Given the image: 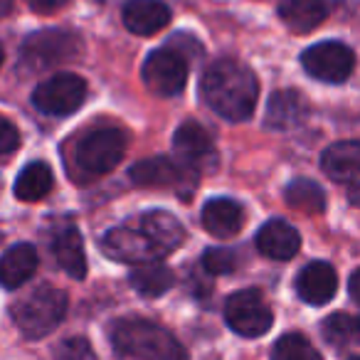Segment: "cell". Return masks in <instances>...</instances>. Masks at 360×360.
I'll return each instance as SVG.
<instances>
[{"label":"cell","instance_id":"cell-18","mask_svg":"<svg viewBox=\"0 0 360 360\" xmlns=\"http://www.w3.org/2000/svg\"><path fill=\"white\" fill-rule=\"evenodd\" d=\"M37 252L32 245H13L6 255L0 257V286L3 289H18L32 279L37 271Z\"/></svg>","mask_w":360,"mask_h":360},{"label":"cell","instance_id":"cell-20","mask_svg":"<svg viewBox=\"0 0 360 360\" xmlns=\"http://www.w3.org/2000/svg\"><path fill=\"white\" fill-rule=\"evenodd\" d=\"M55 257L57 264L72 276V279H84L86 276V257H84V242H82V235L77 227L67 225L57 232L55 237Z\"/></svg>","mask_w":360,"mask_h":360},{"label":"cell","instance_id":"cell-13","mask_svg":"<svg viewBox=\"0 0 360 360\" xmlns=\"http://www.w3.org/2000/svg\"><path fill=\"white\" fill-rule=\"evenodd\" d=\"M338 291V274L328 262H311L296 276V294L309 306H323Z\"/></svg>","mask_w":360,"mask_h":360},{"label":"cell","instance_id":"cell-9","mask_svg":"<svg viewBox=\"0 0 360 360\" xmlns=\"http://www.w3.org/2000/svg\"><path fill=\"white\" fill-rule=\"evenodd\" d=\"M86 82L79 75L60 72L32 91V104L47 116H70L84 104Z\"/></svg>","mask_w":360,"mask_h":360},{"label":"cell","instance_id":"cell-31","mask_svg":"<svg viewBox=\"0 0 360 360\" xmlns=\"http://www.w3.org/2000/svg\"><path fill=\"white\" fill-rule=\"evenodd\" d=\"M350 296H353V301H358V271H353L350 274Z\"/></svg>","mask_w":360,"mask_h":360},{"label":"cell","instance_id":"cell-26","mask_svg":"<svg viewBox=\"0 0 360 360\" xmlns=\"http://www.w3.org/2000/svg\"><path fill=\"white\" fill-rule=\"evenodd\" d=\"M271 360H323L316 345L301 333H286L271 348Z\"/></svg>","mask_w":360,"mask_h":360},{"label":"cell","instance_id":"cell-28","mask_svg":"<svg viewBox=\"0 0 360 360\" xmlns=\"http://www.w3.org/2000/svg\"><path fill=\"white\" fill-rule=\"evenodd\" d=\"M55 360H99L91 348V343L82 335H72V338L62 340L55 348Z\"/></svg>","mask_w":360,"mask_h":360},{"label":"cell","instance_id":"cell-24","mask_svg":"<svg viewBox=\"0 0 360 360\" xmlns=\"http://www.w3.org/2000/svg\"><path fill=\"white\" fill-rule=\"evenodd\" d=\"M286 202L294 210H304L316 215V212L326 210V193L316 180L299 178V180H291L289 188H286Z\"/></svg>","mask_w":360,"mask_h":360},{"label":"cell","instance_id":"cell-4","mask_svg":"<svg viewBox=\"0 0 360 360\" xmlns=\"http://www.w3.org/2000/svg\"><path fill=\"white\" fill-rule=\"evenodd\" d=\"M67 314V294L55 286H40L22 301L13 304L11 316L25 338H45L62 323Z\"/></svg>","mask_w":360,"mask_h":360},{"label":"cell","instance_id":"cell-6","mask_svg":"<svg viewBox=\"0 0 360 360\" xmlns=\"http://www.w3.org/2000/svg\"><path fill=\"white\" fill-rule=\"evenodd\" d=\"M82 50V42L77 35L65 30H40L30 35L20 47V60L27 70L40 72L50 70L55 65H65V62L75 60Z\"/></svg>","mask_w":360,"mask_h":360},{"label":"cell","instance_id":"cell-25","mask_svg":"<svg viewBox=\"0 0 360 360\" xmlns=\"http://www.w3.org/2000/svg\"><path fill=\"white\" fill-rule=\"evenodd\" d=\"M323 338L333 348H348L358 340V319L350 314H333L323 321Z\"/></svg>","mask_w":360,"mask_h":360},{"label":"cell","instance_id":"cell-21","mask_svg":"<svg viewBox=\"0 0 360 360\" xmlns=\"http://www.w3.org/2000/svg\"><path fill=\"white\" fill-rule=\"evenodd\" d=\"M279 18L289 30L311 32L326 20L323 0H281Z\"/></svg>","mask_w":360,"mask_h":360},{"label":"cell","instance_id":"cell-2","mask_svg":"<svg viewBox=\"0 0 360 360\" xmlns=\"http://www.w3.org/2000/svg\"><path fill=\"white\" fill-rule=\"evenodd\" d=\"M200 94L217 116L237 124L255 114L259 84L247 65L237 60H220L202 75Z\"/></svg>","mask_w":360,"mask_h":360},{"label":"cell","instance_id":"cell-16","mask_svg":"<svg viewBox=\"0 0 360 360\" xmlns=\"http://www.w3.org/2000/svg\"><path fill=\"white\" fill-rule=\"evenodd\" d=\"M257 250L266 259L286 262L301 250V235L286 220H269L257 232Z\"/></svg>","mask_w":360,"mask_h":360},{"label":"cell","instance_id":"cell-8","mask_svg":"<svg viewBox=\"0 0 360 360\" xmlns=\"http://www.w3.org/2000/svg\"><path fill=\"white\" fill-rule=\"evenodd\" d=\"M141 77H143V84L153 94L178 96L180 91L186 89L188 82V60L173 45L163 47V50H155L146 57Z\"/></svg>","mask_w":360,"mask_h":360},{"label":"cell","instance_id":"cell-29","mask_svg":"<svg viewBox=\"0 0 360 360\" xmlns=\"http://www.w3.org/2000/svg\"><path fill=\"white\" fill-rule=\"evenodd\" d=\"M18 146H20V134H18V129L8 119L0 116V155L13 153Z\"/></svg>","mask_w":360,"mask_h":360},{"label":"cell","instance_id":"cell-33","mask_svg":"<svg viewBox=\"0 0 360 360\" xmlns=\"http://www.w3.org/2000/svg\"><path fill=\"white\" fill-rule=\"evenodd\" d=\"M0 65H3V47H0Z\"/></svg>","mask_w":360,"mask_h":360},{"label":"cell","instance_id":"cell-32","mask_svg":"<svg viewBox=\"0 0 360 360\" xmlns=\"http://www.w3.org/2000/svg\"><path fill=\"white\" fill-rule=\"evenodd\" d=\"M13 11V0H0V18H6Z\"/></svg>","mask_w":360,"mask_h":360},{"label":"cell","instance_id":"cell-11","mask_svg":"<svg viewBox=\"0 0 360 360\" xmlns=\"http://www.w3.org/2000/svg\"><path fill=\"white\" fill-rule=\"evenodd\" d=\"M301 65L314 79L328 82V84H340L350 77L355 67V55L348 45L343 42H319V45L309 47L301 55Z\"/></svg>","mask_w":360,"mask_h":360},{"label":"cell","instance_id":"cell-27","mask_svg":"<svg viewBox=\"0 0 360 360\" xmlns=\"http://www.w3.org/2000/svg\"><path fill=\"white\" fill-rule=\"evenodd\" d=\"M202 269L212 276L232 274L237 269V255L227 247H212L202 255Z\"/></svg>","mask_w":360,"mask_h":360},{"label":"cell","instance_id":"cell-1","mask_svg":"<svg viewBox=\"0 0 360 360\" xmlns=\"http://www.w3.org/2000/svg\"><path fill=\"white\" fill-rule=\"evenodd\" d=\"M186 240V230L170 212H143L136 220L109 230L101 240V250L109 259L124 264L155 262L175 252Z\"/></svg>","mask_w":360,"mask_h":360},{"label":"cell","instance_id":"cell-10","mask_svg":"<svg viewBox=\"0 0 360 360\" xmlns=\"http://www.w3.org/2000/svg\"><path fill=\"white\" fill-rule=\"evenodd\" d=\"M225 319L235 333L245 335V338H259L274 323L271 309L264 304L259 291L247 289L237 291L227 299L225 304Z\"/></svg>","mask_w":360,"mask_h":360},{"label":"cell","instance_id":"cell-22","mask_svg":"<svg viewBox=\"0 0 360 360\" xmlns=\"http://www.w3.org/2000/svg\"><path fill=\"white\" fill-rule=\"evenodd\" d=\"M129 281L141 296L155 299V296L165 294V291L173 286L175 276H173V271L168 269V264H163V259H155V262L136 264L129 276Z\"/></svg>","mask_w":360,"mask_h":360},{"label":"cell","instance_id":"cell-19","mask_svg":"<svg viewBox=\"0 0 360 360\" xmlns=\"http://www.w3.org/2000/svg\"><path fill=\"white\" fill-rule=\"evenodd\" d=\"M306 119V99L294 89H284V91H274L266 104V114H264V124L269 129L276 131H286L299 126Z\"/></svg>","mask_w":360,"mask_h":360},{"label":"cell","instance_id":"cell-7","mask_svg":"<svg viewBox=\"0 0 360 360\" xmlns=\"http://www.w3.org/2000/svg\"><path fill=\"white\" fill-rule=\"evenodd\" d=\"M131 180L136 186L146 188H165V191H175L180 198H191L198 183V170L188 168L186 163L165 155H155V158L141 160L131 168Z\"/></svg>","mask_w":360,"mask_h":360},{"label":"cell","instance_id":"cell-23","mask_svg":"<svg viewBox=\"0 0 360 360\" xmlns=\"http://www.w3.org/2000/svg\"><path fill=\"white\" fill-rule=\"evenodd\" d=\"M52 170L47 163L42 160H32L30 165L20 170L15 180V198L18 200H25V202H37L52 191Z\"/></svg>","mask_w":360,"mask_h":360},{"label":"cell","instance_id":"cell-15","mask_svg":"<svg viewBox=\"0 0 360 360\" xmlns=\"http://www.w3.org/2000/svg\"><path fill=\"white\" fill-rule=\"evenodd\" d=\"M358 158H360V146L358 141H340L333 143L330 148H326V153L321 155V168L326 170L330 180L335 183H345L353 193L355 202V188H358Z\"/></svg>","mask_w":360,"mask_h":360},{"label":"cell","instance_id":"cell-14","mask_svg":"<svg viewBox=\"0 0 360 360\" xmlns=\"http://www.w3.org/2000/svg\"><path fill=\"white\" fill-rule=\"evenodd\" d=\"M121 20L134 35L148 37L160 32L170 22V11L160 0H129L121 8Z\"/></svg>","mask_w":360,"mask_h":360},{"label":"cell","instance_id":"cell-30","mask_svg":"<svg viewBox=\"0 0 360 360\" xmlns=\"http://www.w3.org/2000/svg\"><path fill=\"white\" fill-rule=\"evenodd\" d=\"M70 0H30V8L40 15H47V13H57L60 8H65Z\"/></svg>","mask_w":360,"mask_h":360},{"label":"cell","instance_id":"cell-12","mask_svg":"<svg viewBox=\"0 0 360 360\" xmlns=\"http://www.w3.org/2000/svg\"><path fill=\"white\" fill-rule=\"evenodd\" d=\"M173 148L180 163H186L188 168L198 170V173L207 165H215L217 160L210 131L198 121H186V124L178 126L173 136Z\"/></svg>","mask_w":360,"mask_h":360},{"label":"cell","instance_id":"cell-5","mask_svg":"<svg viewBox=\"0 0 360 360\" xmlns=\"http://www.w3.org/2000/svg\"><path fill=\"white\" fill-rule=\"evenodd\" d=\"M126 153V136L119 129H96L79 141L75 150V165L84 178L106 175L121 163Z\"/></svg>","mask_w":360,"mask_h":360},{"label":"cell","instance_id":"cell-17","mask_svg":"<svg viewBox=\"0 0 360 360\" xmlns=\"http://www.w3.org/2000/svg\"><path fill=\"white\" fill-rule=\"evenodd\" d=\"M202 227L210 232L217 240H227V237H235L242 230V222H245V210L237 200L232 198H212L207 200V205L202 207Z\"/></svg>","mask_w":360,"mask_h":360},{"label":"cell","instance_id":"cell-3","mask_svg":"<svg viewBox=\"0 0 360 360\" xmlns=\"http://www.w3.org/2000/svg\"><path fill=\"white\" fill-rule=\"evenodd\" d=\"M111 348L119 360H186V350L148 319H124L111 328Z\"/></svg>","mask_w":360,"mask_h":360},{"label":"cell","instance_id":"cell-34","mask_svg":"<svg viewBox=\"0 0 360 360\" xmlns=\"http://www.w3.org/2000/svg\"><path fill=\"white\" fill-rule=\"evenodd\" d=\"M348 360H360V358H358V355H350V358H348Z\"/></svg>","mask_w":360,"mask_h":360}]
</instances>
